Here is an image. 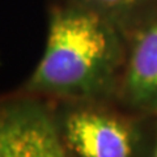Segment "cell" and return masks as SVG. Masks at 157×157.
<instances>
[{
  "mask_svg": "<svg viewBox=\"0 0 157 157\" xmlns=\"http://www.w3.org/2000/svg\"><path fill=\"white\" fill-rule=\"evenodd\" d=\"M84 8L107 18L127 36L157 13V0H56Z\"/></svg>",
  "mask_w": 157,
  "mask_h": 157,
  "instance_id": "obj_5",
  "label": "cell"
},
{
  "mask_svg": "<svg viewBox=\"0 0 157 157\" xmlns=\"http://www.w3.org/2000/svg\"><path fill=\"white\" fill-rule=\"evenodd\" d=\"M127 33L84 8L55 2L48 12L46 46L25 89L89 101L119 89Z\"/></svg>",
  "mask_w": 157,
  "mask_h": 157,
  "instance_id": "obj_1",
  "label": "cell"
},
{
  "mask_svg": "<svg viewBox=\"0 0 157 157\" xmlns=\"http://www.w3.org/2000/svg\"><path fill=\"white\" fill-rule=\"evenodd\" d=\"M0 157H4V156H3V153H2V152H0Z\"/></svg>",
  "mask_w": 157,
  "mask_h": 157,
  "instance_id": "obj_7",
  "label": "cell"
},
{
  "mask_svg": "<svg viewBox=\"0 0 157 157\" xmlns=\"http://www.w3.org/2000/svg\"><path fill=\"white\" fill-rule=\"evenodd\" d=\"M153 157H157V134H156V141H155V149H153Z\"/></svg>",
  "mask_w": 157,
  "mask_h": 157,
  "instance_id": "obj_6",
  "label": "cell"
},
{
  "mask_svg": "<svg viewBox=\"0 0 157 157\" xmlns=\"http://www.w3.org/2000/svg\"><path fill=\"white\" fill-rule=\"evenodd\" d=\"M119 89L130 106L157 114V13L127 36Z\"/></svg>",
  "mask_w": 157,
  "mask_h": 157,
  "instance_id": "obj_4",
  "label": "cell"
},
{
  "mask_svg": "<svg viewBox=\"0 0 157 157\" xmlns=\"http://www.w3.org/2000/svg\"><path fill=\"white\" fill-rule=\"evenodd\" d=\"M63 140L77 157H135L134 127L98 110L70 113L63 122Z\"/></svg>",
  "mask_w": 157,
  "mask_h": 157,
  "instance_id": "obj_3",
  "label": "cell"
},
{
  "mask_svg": "<svg viewBox=\"0 0 157 157\" xmlns=\"http://www.w3.org/2000/svg\"><path fill=\"white\" fill-rule=\"evenodd\" d=\"M63 141L41 105L18 102L0 113V152L4 157H68Z\"/></svg>",
  "mask_w": 157,
  "mask_h": 157,
  "instance_id": "obj_2",
  "label": "cell"
}]
</instances>
